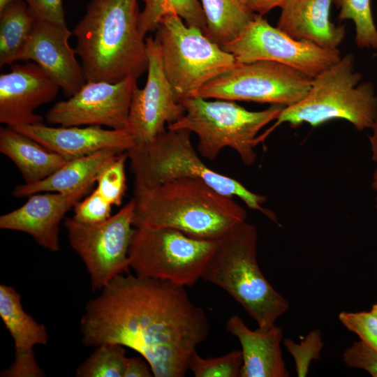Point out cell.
<instances>
[{
    "mask_svg": "<svg viewBox=\"0 0 377 377\" xmlns=\"http://www.w3.org/2000/svg\"><path fill=\"white\" fill-rule=\"evenodd\" d=\"M80 330L87 347L121 345L143 357L154 376L184 377L210 325L184 286L128 272L87 303Z\"/></svg>",
    "mask_w": 377,
    "mask_h": 377,
    "instance_id": "1",
    "label": "cell"
},
{
    "mask_svg": "<svg viewBox=\"0 0 377 377\" xmlns=\"http://www.w3.org/2000/svg\"><path fill=\"white\" fill-rule=\"evenodd\" d=\"M45 372L36 362L33 349L15 350L13 364L1 371V377H43Z\"/></svg>",
    "mask_w": 377,
    "mask_h": 377,
    "instance_id": "35",
    "label": "cell"
},
{
    "mask_svg": "<svg viewBox=\"0 0 377 377\" xmlns=\"http://www.w3.org/2000/svg\"><path fill=\"white\" fill-rule=\"evenodd\" d=\"M370 311L377 317V304L372 306Z\"/></svg>",
    "mask_w": 377,
    "mask_h": 377,
    "instance_id": "41",
    "label": "cell"
},
{
    "mask_svg": "<svg viewBox=\"0 0 377 377\" xmlns=\"http://www.w3.org/2000/svg\"><path fill=\"white\" fill-rule=\"evenodd\" d=\"M123 153L119 149H106L70 160L43 180L16 186L12 195L24 198L41 192L70 193L93 186L98 174Z\"/></svg>",
    "mask_w": 377,
    "mask_h": 377,
    "instance_id": "21",
    "label": "cell"
},
{
    "mask_svg": "<svg viewBox=\"0 0 377 377\" xmlns=\"http://www.w3.org/2000/svg\"><path fill=\"white\" fill-rule=\"evenodd\" d=\"M137 79L120 82L87 81L67 100L54 104L46 113L47 123L61 126H100L128 130L132 95Z\"/></svg>",
    "mask_w": 377,
    "mask_h": 377,
    "instance_id": "13",
    "label": "cell"
},
{
    "mask_svg": "<svg viewBox=\"0 0 377 377\" xmlns=\"http://www.w3.org/2000/svg\"><path fill=\"white\" fill-rule=\"evenodd\" d=\"M134 210L132 198L115 214L98 223L84 224L73 218L64 221L70 245L84 262L94 292L129 272Z\"/></svg>",
    "mask_w": 377,
    "mask_h": 377,
    "instance_id": "11",
    "label": "cell"
},
{
    "mask_svg": "<svg viewBox=\"0 0 377 377\" xmlns=\"http://www.w3.org/2000/svg\"><path fill=\"white\" fill-rule=\"evenodd\" d=\"M258 235L256 226L246 220L235 224L221 237L201 279L223 289L258 327L267 329L288 311L290 304L258 266Z\"/></svg>",
    "mask_w": 377,
    "mask_h": 377,
    "instance_id": "4",
    "label": "cell"
},
{
    "mask_svg": "<svg viewBox=\"0 0 377 377\" xmlns=\"http://www.w3.org/2000/svg\"><path fill=\"white\" fill-rule=\"evenodd\" d=\"M133 198L134 228H170L199 239H220L247 216L232 198L197 178L135 187Z\"/></svg>",
    "mask_w": 377,
    "mask_h": 377,
    "instance_id": "3",
    "label": "cell"
},
{
    "mask_svg": "<svg viewBox=\"0 0 377 377\" xmlns=\"http://www.w3.org/2000/svg\"><path fill=\"white\" fill-rule=\"evenodd\" d=\"M91 186H87L70 193L32 194L22 206L0 216V228L27 233L43 248L57 252L60 250L61 221Z\"/></svg>",
    "mask_w": 377,
    "mask_h": 377,
    "instance_id": "16",
    "label": "cell"
},
{
    "mask_svg": "<svg viewBox=\"0 0 377 377\" xmlns=\"http://www.w3.org/2000/svg\"><path fill=\"white\" fill-rule=\"evenodd\" d=\"M0 317L13 339L15 350L47 343L46 327L24 311L21 295L13 286L0 285Z\"/></svg>",
    "mask_w": 377,
    "mask_h": 377,
    "instance_id": "23",
    "label": "cell"
},
{
    "mask_svg": "<svg viewBox=\"0 0 377 377\" xmlns=\"http://www.w3.org/2000/svg\"><path fill=\"white\" fill-rule=\"evenodd\" d=\"M36 21L22 0H12L0 10L1 68L20 59Z\"/></svg>",
    "mask_w": 377,
    "mask_h": 377,
    "instance_id": "25",
    "label": "cell"
},
{
    "mask_svg": "<svg viewBox=\"0 0 377 377\" xmlns=\"http://www.w3.org/2000/svg\"><path fill=\"white\" fill-rule=\"evenodd\" d=\"M283 343L293 357L298 377L307 376L311 362L319 359L324 346L322 334L318 329L311 330L299 343L288 338Z\"/></svg>",
    "mask_w": 377,
    "mask_h": 377,
    "instance_id": "31",
    "label": "cell"
},
{
    "mask_svg": "<svg viewBox=\"0 0 377 377\" xmlns=\"http://www.w3.org/2000/svg\"><path fill=\"white\" fill-rule=\"evenodd\" d=\"M254 14L263 16L276 7H281L286 0H243Z\"/></svg>",
    "mask_w": 377,
    "mask_h": 377,
    "instance_id": "38",
    "label": "cell"
},
{
    "mask_svg": "<svg viewBox=\"0 0 377 377\" xmlns=\"http://www.w3.org/2000/svg\"><path fill=\"white\" fill-rule=\"evenodd\" d=\"M339 10V20H352L355 24V43L360 49L377 50V28L371 0H333Z\"/></svg>",
    "mask_w": 377,
    "mask_h": 377,
    "instance_id": "27",
    "label": "cell"
},
{
    "mask_svg": "<svg viewBox=\"0 0 377 377\" xmlns=\"http://www.w3.org/2000/svg\"><path fill=\"white\" fill-rule=\"evenodd\" d=\"M333 0H286L281 7L276 27L296 40L337 50L346 37L344 26L330 21Z\"/></svg>",
    "mask_w": 377,
    "mask_h": 377,
    "instance_id": "20",
    "label": "cell"
},
{
    "mask_svg": "<svg viewBox=\"0 0 377 377\" xmlns=\"http://www.w3.org/2000/svg\"><path fill=\"white\" fill-rule=\"evenodd\" d=\"M226 330L241 344L243 363L240 377H288L283 359L281 329L275 324L267 329H249L237 315L230 317Z\"/></svg>",
    "mask_w": 377,
    "mask_h": 377,
    "instance_id": "19",
    "label": "cell"
},
{
    "mask_svg": "<svg viewBox=\"0 0 377 377\" xmlns=\"http://www.w3.org/2000/svg\"><path fill=\"white\" fill-rule=\"evenodd\" d=\"M155 38L165 74L178 101L193 96L206 83L235 68V57L196 27L188 26L175 12L160 20Z\"/></svg>",
    "mask_w": 377,
    "mask_h": 377,
    "instance_id": "8",
    "label": "cell"
},
{
    "mask_svg": "<svg viewBox=\"0 0 377 377\" xmlns=\"http://www.w3.org/2000/svg\"><path fill=\"white\" fill-rule=\"evenodd\" d=\"M185 114L168 129H184L198 137L197 149L202 157L216 158L225 147L235 150L242 163L250 166L256 161L255 147L259 131L276 120L285 108L271 105L260 111H250L233 101H209L197 96L179 101Z\"/></svg>",
    "mask_w": 377,
    "mask_h": 377,
    "instance_id": "7",
    "label": "cell"
},
{
    "mask_svg": "<svg viewBox=\"0 0 377 377\" xmlns=\"http://www.w3.org/2000/svg\"><path fill=\"white\" fill-rule=\"evenodd\" d=\"M12 0H0V10L3 8L7 4H8Z\"/></svg>",
    "mask_w": 377,
    "mask_h": 377,
    "instance_id": "40",
    "label": "cell"
},
{
    "mask_svg": "<svg viewBox=\"0 0 377 377\" xmlns=\"http://www.w3.org/2000/svg\"><path fill=\"white\" fill-rule=\"evenodd\" d=\"M371 133L368 136L371 151V158L376 164L374 171L371 190L375 193V207L377 209V118L371 128Z\"/></svg>",
    "mask_w": 377,
    "mask_h": 377,
    "instance_id": "39",
    "label": "cell"
},
{
    "mask_svg": "<svg viewBox=\"0 0 377 377\" xmlns=\"http://www.w3.org/2000/svg\"><path fill=\"white\" fill-rule=\"evenodd\" d=\"M313 78L275 61L239 63L232 69L206 83L193 96L288 107L307 94Z\"/></svg>",
    "mask_w": 377,
    "mask_h": 377,
    "instance_id": "10",
    "label": "cell"
},
{
    "mask_svg": "<svg viewBox=\"0 0 377 377\" xmlns=\"http://www.w3.org/2000/svg\"><path fill=\"white\" fill-rule=\"evenodd\" d=\"M242 363V350L208 358L200 357L195 350L188 360V370L195 377H240Z\"/></svg>",
    "mask_w": 377,
    "mask_h": 377,
    "instance_id": "29",
    "label": "cell"
},
{
    "mask_svg": "<svg viewBox=\"0 0 377 377\" xmlns=\"http://www.w3.org/2000/svg\"><path fill=\"white\" fill-rule=\"evenodd\" d=\"M221 47L232 54L238 63L275 61L311 77L341 57L338 49H326L308 40H296L257 14L238 37Z\"/></svg>",
    "mask_w": 377,
    "mask_h": 377,
    "instance_id": "12",
    "label": "cell"
},
{
    "mask_svg": "<svg viewBox=\"0 0 377 377\" xmlns=\"http://www.w3.org/2000/svg\"><path fill=\"white\" fill-rule=\"evenodd\" d=\"M144 8L140 12L139 30L141 35L156 31L161 19L168 12L175 11L188 26L205 31L206 20L199 0H142Z\"/></svg>",
    "mask_w": 377,
    "mask_h": 377,
    "instance_id": "26",
    "label": "cell"
},
{
    "mask_svg": "<svg viewBox=\"0 0 377 377\" xmlns=\"http://www.w3.org/2000/svg\"><path fill=\"white\" fill-rule=\"evenodd\" d=\"M151 367L143 357H127L124 377H151L153 376Z\"/></svg>",
    "mask_w": 377,
    "mask_h": 377,
    "instance_id": "37",
    "label": "cell"
},
{
    "mask_svg": "<svg viewBox=\"0 0 377 377\" xmlns=\"http://www.w3.org/2000/svg\"><path fill=\"white\" fill-rule=\"evenodd\" d=\"M75 371L76 377H124L127 357L124 346L104 343L96 347Z\"/></svg>",
    "mask_w": 377,
    "mask_h": 377,
    "instance_id": "28",
    "label": "cell"
},
{
    "mask_svg": "<svg viewBox=\"0 0 377 377\" xmlns=\"http://www.w3.org/2000/svg\"><path fill=\"white\" fill-rule=\"evenodd\" d=\"M343 361L348 367L362 369L377 377V349L362 340L345 350Z\"/></svg>",
    "mask_w": 377,
    "mask_h": 377,
    "instance_id": "34",
    "label": "cell"
},
{
    "mask_svg": "<svg viewBox=\"0 0 377 377\" xmlns=\"http://www.w3.org/2000/svg\"><path fill=\"white\" fill-rule=\"evenodd\" d=\"M60 87L39 65L13 64L0 75V123L10 127L44 124L34 112L52 101Z\"/></svg>",
    "mask_w": 377,
    "mask_h": 377,
    "instance_id": "15",
    "label": "cell"
},
{
    "mask_svg": "<svg viewBox=\"0 0 377 377\" xmlns=\"http://www.w3.org/2000/svg\"><path fill=\"white\" fill-rule=\"evenodd\" d=\"M66 25L37 20L19 60H31L44 69L69 98L87 82Z\"/></svg>",
    "mask_w": 377,
    "mask_h": 377,
    "instance_id": "17",
    "label": "cell"
},
{
    "mask_svg": "<svg viewBox=\"0 0 377 377\" xmlns=\"http://www.w3.org/2000/svg\"><path fill=\"white\" fill-rule=\"evenodd\" d=\"M221 239L195 238L170 228H134L130 267L138 276L192 286L202 279Z\"/></svg>",
    "mask_w": 377,
    "mask_h": 377,
    "instance_id": "9",
    "label": "cell"
},
{
    "mask_svg": "<svg viewBox=\"0 0 377 377\" xmlns=\"http://www.w3.org/2000/svg\"><path fill=\"white\" fill-rule=\"evenodd\" d=\"M138 0H91L73 29L87 81L138 79L147 71Z\"/></svg>",
    "mask_w": 377,
    "mask_h": 377,
    "instance_id": "2",
    "label": "cell"
},
{
    "mask_svg": "<svg viewBox=\"0 0 377 377\" xmlns=\"http://www.w3.org/2000/svg\"><path fill=\"white\" fill-rule=\"evenodd\" d=\"M191 136V132L187 130L167 128L149 142L128 149L126 153L135 187L149 188L179 178H197L223 195L239 198L249 208L276 223L275 214L263 207L266 197L205 165L194 149Z\"/></svg>",
    "mask_w": 377,
    "mask_h": 377,
    "instance_id": "6",
    "label": "cell"
},
{
    "mask_svg": "<svg viewBox=\"0 0 377 377\" xmlns=\"http://www.w3.org/2000/svg\"><path fill=\"white\" fill-rule=\"evenodd\" d=\"M37 20L66 25L62 0H22Z\"/></svg>",
    "mask_w": 377,
    "mask_h": 377,
    "instance_id": "36",
    "label": "cell"
},
{
    "mask_svg": "<svg viewBox=\"0 0 377 377\" xmlns=\"http://www.w3.org/2000/svg\"><path fill=\"white\" fill-rule=\"evenodd\" d=\"M206 20L204 34L223 45L238 37L251 24L255 14L243 0H199Z\"/></svg>",
    "mask_w": 377,
    "mask_h": 377,
    "instance_id": "24",
    "label": "cell"
},
{
    "mask_svg": "<svg viewBox=\"0 0 377 377\" xmlns=\"http://www.w3.org/2000/svg\"><path fill=\"white\" fill-rule=\"evenodd\" d=\"M112 205L95 190L74 207L73 219L84 224H95L105 221L111 215Z\"/></svg>",
    "mask_w": 377,
    "mask_h": 377,
    "instance_id": "33",
    "label": "cell"
},
{
    "mask_svg": "<svg viewBox=\"0 0 377 377\" xmlns=\"http://www.w3.org/2000/svg\"><path fill=\"white\" fill-rule=\"evenodd\" d=\"M13 128L70 160L106 149L126 152L135 145L127 129H105L100 126L52 127L44 124Z\"/></svg>",
    "mask_w": 377,
    "mask_h": 377,
    "instance_id": "18",
    "label": "cell"
},
{
    "mask_svg": "<svg viewBox=\"0 0 377 377\" xmlns=\"http://www.w3.org/2000/svg\"><path fill=\"white\" fill-rule=\"evenodd\" d=\"M339 319L349 331L360 340L377 349V317L371 311L341 312Z\"/></svg>",
    "mask_w": 377,
    "mask_h": 377,
    "instance_id": "32",
    "label": "cell"
},
{
    "mask_svg": "<svg viewBox=\"0 0 377 377\" xmlns=\"http://www.w3.org/2000/svg\"><path fill=\"white\" fill-rule=\"evenodd\" d=\"M0 151L15 165L26 184L45 179L70 161L7 126L0 128Z\"/></svg>",
    "mask_w": 377,
    "mask_h": 377,
    "instance_id": "22",
    "label": "cell"
},
{
    "mask_svg": "<svg viewBox=\"0 0 377 377\" xmlns=\"http://www.w3.org/2000/svg\"><path fill=\"white\" fill-rule=\"evenodd\" d=\"M148 59L147 77L142 89L133 90L128 121V130L135 145L153 140L167 126L180 119L185 108L177 101L163 71L161 45L154 37L145 38Z\"/></svg>",
    "mask_w": 377,
    "mask_h": 377,
    "instance_id": "14",
    "label": "cell"
},
{
    "mask_svg": "<svg viewBox=\"0 0 377 377\" xmlns=\"http://www.w3.org/2000/svg\"><path fill=\"white\" fill-rule=\"evenodd\" d=\"M353 54H347L313 78L307 94L285 107L276 122L256 142L263 141L277 126L288 123L296 128L306 123L313 127L333 119H343L358 131L371 128L377 118V95L371 82H360Z\"/></svg>",
    "mask_w": 377,
    "mask_h": 377,
    "instance_id": "5",
    "label": "cell"
},
{
    "mask_svg": "<svg viewBox=\"0 0 377 377\" xmlns=\"http://www.w3.org/2000/svg\"><path fill=\"white\" fill-rule=\"evenodd\" d=\"M127 160L126 152L120 154L96 177L94 190L112 206L122 203L127 188L125 171Z\"/></svg>",
    "mask_w": 377,
    "mask_h": 377,
    "instance_id": "30",
    "label": "cell"
}]
</instances>
